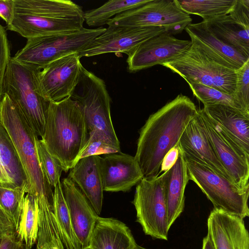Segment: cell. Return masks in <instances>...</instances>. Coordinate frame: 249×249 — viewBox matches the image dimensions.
<instances>
[{
  "mask_svg": "<svg viewBox=\"0 0 249 249\" xmlns=\"http://www.w3.org/2000/svg\"><path fill=\"white\" fill-rule=\"evenodd\" d=\"M26 188L0 184V206L16 226H18Z\"/></svg>",
  "mask_w": 249,
  "mask_h": 249,
  "instance_id": "cell-31",
  "label": "cell"
},
{
  "mask_svg": "<svg viewBox=\"0 0 249 249\" xmlns=\"http://www.w3.org/2000/svg\"><path fill=\"white\" fill-rule=\"evenodd\" d=\"M187 14L199 16L203 20L229 14L236 0H176Z\"/></svg>",
  "mask_w": 249,
  "mask_h": 249,
  "instance_id": "cell-30",
  "label": "cell"
},
{
  "mask_svg": "<svg viewBox=\"0 0 249 249\" xmlns=\"http://www.w3.org/2000/svg\"><path fill=\"white\" fill-rule=\"evenodd\" d=\"M207 226L215 249H249V232L241 217L214 208Z\"/></svg>",
  "mask_w": 249,
  "mask_h": 249,
  "instance_id": "cell-18",
  "label": "cell"
},
{
  "mask_svg": "<svg viewBox=\"0 0 249 249\" xmlns=\"http://www.w3.org/2000/svg\"><path fill=\"white\" fill-rule=\"evenodd\" d=\"M64 197L82 249L89 247L97 215L77 185L68 178L61 182Z\"/></svg>",
  "mask_w": 249,
  "mask_h": 249,
  "instance_id": "cell-19",
  "label": "cell"
},
{
  "mask_svg": "<svg viewBox=\"0 0 249 249\" xmlns=\"http://www.w3.org/2000/svg\"><path fill=\"white\" fill-rule=\"evenodd\" d=\"M177 145L185 159L205 165L232 182L217 156L197 111L185 127Z\"/></svg>",
  "mask_w": 249,
  "mask_h": 249,
  "instance_id": "cell-16",
  "label": "cell"
},
{
  "mask_svg": "<svg viewBox=\"0 0 249 249\" xmlns=\"http://www.w3.org/2000/svg\"><path fill=\"white\" fill-rule=\"evenodd\" d=\"M150 0H111L98 8L84 12L86 24L90 27H100L116 15L143 5Z\"/></svg>",
  "mask_w": 249,
  "mask_h": 249,
  "instance_id": "cell-29",
  "label": "cell"
},
{
  "mask_svg": "<svg viewBox=\"0 0 249 249\" xmlns=\"http://www.w3.org/2000/svg\"><path fill=\"white\" fill-rule=\"evenodd\" d=\"M197 111L193 101L180 94L149 117L141 129L134 156L143 178L160 175L165 156L177 145Z\"/></svg>",
  "mask_w": 249,
  "mask_h": 249,
  "instance_id": "cell-1",
  "label": "cell"
},
{
  "mask_svg": "<svg viewBox=\"0 0 249 249\" xmlns=\"http://www.w3.org/2000/svg\"><path fill=\"white\" fill-rule=\"evenodd\" d=\"M229 14L235 21L249 30V0H236Z\"/></svg>",
  "mask_w": 249,
  "mask_h": 249,
  "instance_id": "cell-37",
  "label": "cell"
},
{
  "mask_svg": "<svg viewBox=\"0 0 249 249\" xmlns=\"http://www.w3.org/2000/svg\"><path fill=\"white\" fill-rule=\"evenodd\" d=\"M167 222L170 229L184 208L185 187L189 180L184 157L179 149L175 163L163 172Z\"/></svg>",
  "mask_w": 249,
  "mask_h": 249,
  "instance_id": "cell-22",
  "label": "cell"
},
{
  "mask_svg": "<svg viewBox=\"0 0 249 249\" xmlns=\"http://www.w3.org/2000/svg\"><path fill=\"white\" fill-rule=\"evenodd\" d=\"M197 114L217 156L232 183L241 191H249V154L213 121L203 108L198 109Z\"/></svg>",
  "mask_w": 249,
  "mask_h": 249,
  "instance_id": "cell-12",
  "label": "cell"
},
{
  "mask_svg": "<svg viewBox=\"0 0 249 249\" xmlns=\"http://www.w3.org/2000/svg\"><path fill=\"white\" fill-rule=\"evenodd\" d=\"M40 70L21 64L11 57L4 76L3 92L17 105L37 136L41 138L50 102L38 89Z\"/></svg>",
  "mask_w": 249,
  "mask_h": 249,
  "instance_id": "cell-5",
  "label": "cell"
},
{
  "mask_svg": "<svg viewBox=\"0 0 249 249\" xmlns=\"http://www.w3.org/2000/svg\"><path fill=\"white\" fill-rule=\"evenodd\" d=\"M87 124L78 103L69 97L50 102L41 139L67 172L77 162L88 140Z\"/></svg>",
  "mask_w": 249,
  "mask_h": 249,
  "instance_id": "cell-3",
  "label": "cell"
},
{
  "mask_svg": "<svg viewBox=\"0 0 249 249\" xmlns=\"http://www.w3.org/2000/svg\"><path fill=\"white\" fill-rule=\"evenodd\" d=\"M100 170L104 191H128L143 178L135 157L120 152L101 158Z\"/></svg>",
  "mask_w": 249,
  "mask_h": 249,
  "instance_id": "cell-17",
  "label": "cell"
},
{
  "mask_svg": "<svg viewBox=\"0 0 249 249\" xmlns=\"http://www.w3.org/2000/svg\"><path fill=\"white\" fill-rule=\"evenodd\" d=\"M185 160L188 179L196 183L214 208L243 219L249 216V191H241L230 180L205 165L188 159Z\"/></svg>",
  "mask_w": 249,
  "mask_h": 249,
  "instance_id": "cell-9",
  "label": "cell"
},
{
  "mask_svg": "<svg viewBox=\"0 0 249 249\" xmlns=\"http://www.w3.org/2000/svg\"><path fill=\"white\" fill-rule=\"evenodd\" d=\"M134 249H147V248H143L142 247H141L139 245H138L137 244L136 245L135 248H134Z\"/></svg>",
  "mask_w": 249,
  "mask_h": 249,
  "instance_id": "cell-44",
  "label": "cell"
},
{
  "mask_svg": "<svg viewBox=\"0 0 249 249\" xmlns=\"http://www.w3.org/2000/svg\"><path fill=\"white\" fill-rule=\"evenodd\" d=\"M15 15V0H0V18L10 25ZM6 25V26H7Z\"/></svg>",
  "mask_w": 249,
  "mask_h": 249,
  "instance_id": "cell-38",
  "label": "cell"
},
{
  "mask_svg": "<svg viewBox=\"0 0 249 249\" xmlns=\"http://www.w3.org/2000/svg\"><path fill=\"white\" fill-rule=\"evenodd\" d=\"M189 85L194 95L201 101L204 106L223 105L244 112L233 95L225 93L216 89L199 83H190Z\"/></svg>",
  "mask_w": 249,
  "mask_h": 249,
  "instance_id": "cell-32",
  "label": "cell"
},
{
  "mask_svg": "<svg viewBox=\"0 0 249 249\" xmlns=\"http://www.w3.org/2000/svg\"><path fill=\"white\" fill-rule=\"evenodd\" d=\"M203 108L249 154V114L223 105L204 106Z\"/></svg>",
  "mask_w": 249,
  "mask_h": 249,
  "instance_id": "cell-24",
  "label": "cell"
},
{
  "mask_svg": "<svg viewBox=\"0 0 249 249\" xmlns=\"http://www.w3.org/2000/svg\"><path fill=\"white\" fill-rule=\"evenodd\" d=\"M11 57L7 35L5 28L0 24V101L3 95L4 78Z\"/></svg>",
  "mask_w": 249,
  "mask_h": 249,
  "instance_id": "cell-36",
  "label": "cell"
},
{
  "mask_svg": "<svg viewBox=\"0 0 249 249\" xmlns=\"http://www.w3.org/2000/svg\"><path fill=\"white\" fill-rule=\"evenodd\" d=\"M179 151V149L177 145L166 154L162 161L160 174L168 170L173 166L178 159Z\"/></svg>",
  "mask_w": 249,
  "mask_h": 249,
  "instance_id": "cell-41",
  "label": "cell"
},
{
  "mask_svg": "<svg viewBox=\"0 0 249 249\" xmlns=\"http://www.w3.org/2000/svg\"><path fill=\"white\" fill-rule=\"evenodd\" d=\"M162 65L178 74L188 84L199 83L234 94L237 70L215 62L193 42L180 57Z\"/></svg>",
  "mask_w": 249,
  "mask_h": 249,
  "instance_id": "cell-8",
  "label": "cell"
},
{
  "mask_svg": "<svg viewBox=\"0 0 249 249\" xmlns=\"http://www.w3.org/2000/svg\"><path fill=\"white\" fill-rule=\"evenodd\" d=\"M38 205L36 197L30 194L25 196L21 213L16 235L25 244L28 249H32L37 243L38 232Z\"/></svg>",
  "mask_w": 249,
  "mask_h": 249,
  "instance_id": "cell-27",
  "label": "cell"
},
{
  "mask_svg": "<svg viewBox=\"0 0 249 249\" xmlns=\"http://www.w3.org/2000/svg\"><path fill=\"white\" fill-rule=\"evenodd\" d=\"M70 97L80 106L89 132H98L120 146L111 118V99L103 79L82 65L78 84Z\"/></svg>",
  "mask_w": 249,
  "mask_h": 249,
  "instance_id": "cell-7",
  "label": "cell"
},
{
  "mask_svg": "<svg viewBox=\"0 0 249 249\" xmlns=\"http://www.w3.org/2000/svg\"><path fill=\"white\" fill-rule=\"evenodd\" d=\"M83 249H92L90 247H88L85 248H84Z\"/></svg>",
  "mask_w": 249,
  "mask_h": 249,
  "instance_id": "cell-46",
  "label": "cell"
},
{
  "mask_svg": "<svg viewBox=\"0 0 249 249\" xmlns=\"http://www.w3.org/2000/svg\"><path fill=\"white\" fill-rule=\"evenodd\" d=\"M106 28H83L67 34L51 35L27 39L25 46L12 58L23 65L41 70L62 57L78 53L89 45Z\"/></svg>",
  "mask_w": 249,
  "mask_h": 249,
  "instance_id": "cell-6",
  "label": "cell"
},
{
  "mask_svg": "<svg viewBox=\"0 0 249 249\" xmlns=\"http://www.w3.org/2000/svg\"><path fill=\"white\" fill-rule=\"evenodd\" d=\"M206 27L225 44L249 58V30L232 19L229 14L202 21Z\"/></svg>",
  "mask_w": 249,
  "mask_h": 249,
  "instance_id": "cell-25",
  "label": "cell"
},
{
  "mask_svg": "<svg viewBox=\"0 0 249 249\" xmlns=\"http://www.w3.org/2000/svg\"><path fill=\"white\" fill-rule=\"evenodd\" d=\"M2 236H0V246L1 245V242H2Z\"/></svg>",
  "mask_w": 249,
  "mask_h": 249,
  "instance_id": "cell-45",
  "label": "cell"
},
{
  "mask_svg": "<svg viewBox=\"0 0 249 249\" xmlns=\"http://www.w3.org/2000/svg\"><path fill=\"white\" fill-rule=\"evenodd\" d=\"M15 225L0 206V236L16 234Z\"/></svg>",
  "mask_w": 249,
  "mask_h": 249,
  "instance_id": "cell-39",
  "label": "cell"
},
{
  "mask_svg": "<svg viewBox=\"0 0 249 249\" xmlns=\"http://www.w3.org/2000/svg\"><path fill=\"white\" fill-rule=\"evenodd\" d=\"M161 27H133L109 26L86 49L78 53L81 58L110 53L127 55L147 40L165 32Z\"/></svg>",
  "mask_w": 249,
  "mask_h": 249,
  "instance_id": "cell-14",
  "label": "cell"
},
{
  "mask_svg": "<svg viewBox=\"0 0 249 249\" xmlns=\"http://www.w3.org/2000/svg\"><path fill=\"white\" fill-rule=\"evenodd\" d=\"M77 53L54 60L40 70L37 76L39 93L49 102L70 97L78 84L82 64Z\"/></svg>",
  "mask_w": 249,
  "mask_h": 249,
  "instance_id": "cell-13",
  "label": "cell"
},
{
  "mask_svg": "<svg viewBox=\"0 0 249 249\" xmlns=\"http://www.w3.org/2000/svg\"><path fill=\"white\" fill-rule=\"evenodd\" d=\"M234 96L242 110L249 114V59L237 71Z\"/></svg>",
  "mask_w": 249,
  "mask_h": 249,
  "instance_id": "cell-35",
  "label": "cell"
},
{
  "mask_svg": "<svg viewBox=\"0 0 249 249\" xmlns=\"http://www.w3.org/2000/svg\"><path fill=\"white\" fill-rule=\"evenodd\" d=\"M192 19L182 11L176 0H150L139 7L116 15L109 26L133 27H161L172 35L181 33Z\"/></svg>",
  "mask_w": 249,
  "mask_h": 249,
  "instance_id": "cell-11",
  "label": "cell"
},
{
  "mask_svg": "<svg viewBox=\"0 0 249 249\" xmlns=\"http://www.w3.org/2000/svg\"><path fill=\"white\" fill-rule=\"evenodd\" d=\"M136 245L125 224L112 218L98 217L89 245L92 249H134Z\"/></svg>",
  "mask_w": 249,
  "mask_h": 249,
  "instance_id": "cell-23",
  "label": "cell"
},
{
  "mask_svg": "<svg viewBox=\"0 0 249 249\" xmlns=\"http://www.w3.org/2000/svg\"><path fill=\"white\" fill-rule=\"evenodd\" d=\"M88 140L81 152L78 160L82 158L93 155L109 154L120 152V146L113 143L107 137L96 132H89Z\"/></svg>",
  "mask_w": 249,
  "mask_h": 249,
  "instance_id": "cell-34",
  "label": "cell"
},
{
  "mask_svg": "<svg viewBox=\"0 0 249 249\" xmlns=\"http://www.w3.org/2000/svg\"><path fill=\"white\" fill-rule=\"evenodd\" d=\"M101 158L93 155L79 160L68 177L77 185L97 215L101 212L103 201Z\"/></svg>",
  "mask_w": 249,
  "mask_h": 249,
  "instance_id": "cell-21",
  "label": "cell"
},
{
  "mask_svg": "<svg viewBox=\"0 0 249 249\" xmlns=\"http://www.w3.org/2000/svg\"><path fill=\"white\" fill-rule=\"evenodd\" d=\"M0 249H28L25 244L18 239L16 233L3 236Z\"/></svg>",
  "mask_w": 249,
  "mask_h": 249,
  "instance_id": "cell-40",
  "label": "cell"
},
{
  "mask_svg": "<svg viewBox=\"0 0 249 249\" xmlns=\"http://www.w3.org/2000/svg\"><path fill=\"white\" fill-rule=\"evenodd\" d=\"M191 45V40L178 39L165 31L143 42L128 55V71L134 73L175 60Z\"/></svg>",
  "mask_w": 249,
  "mask_h": 249,
  "instance_id": "cell-15",
  "label": "cell"
},
{
  "mask_svg": "<svg viewBox=\"0 0 249 249\" xmlns=\"http://www.w3.org/2000/svg\"><path fill=\"white\" fill-rule=\"evenodd\" d=\"M202 249H215L212 240L208 234L203 239Z\"/></svg>",
  "mask_w": 249,
  "mask_h": 249,
  "instance_id": "cell-42",
  "label": "cell"
},
{
  "mask_svg": "<svg viewBox=\"0 0 249 249\" xmlns=\"http://www.w3.org/2000/svg\"><path fill=\"white\" fill-rule=\"evenodd\" d=\"M37 157L41 170L49 184L54 187L60 181L62 168L56 159L48 151L42 140L36 141Z\"/></svg>",
  "mask_w": 249,
  "mask_h": 249,
  "instance_id": "cell-33",
  "label": "cell"
},
{
  "mask_svg": "<svg viewBox=\"0 0 249 249\" xmlns=\"http://www.w3.org/2000/svg\"><path fill=\"white\" fill-rule=\"evenodd\" d=\"M0 184H9V182L5 177L2 167L0 164Z\"/></svg>",
  "mask_w": 249,
  "mask_h": 249,
  "instance_id": "cell-43",
  "label": "cell"
},
{
  "mask_svg": "<svg viewBox=\"0 0 249 249\" xmlns=\"http://www.w3.org/2000/svg\"><path fill=\"white\" fill-rule=\"evenodd\" d=\"M133 203L136 211L137 221L144 233L154 239L167 240L170 229L163 174L143 178L136 187Z\"/></svg>",
  "mask_w": 249,
  "mask_h": 249,
  "instance_id": "cell-10",
  "label": "cell"
},
{
  "mask_svg": "<svg viewBox=\"0 0 249 249\" xmlns=\"http://www.w3.org/2000/svg\"><path fill=\"white\" fill-rule=\"evenodd\" d=\"M51 249V248H45V249Z\"/></svg>",
  "mask_w": 249,
  "mask_h": 249,
  "instance_id": "cell-47",
  "label": "cell"
},
{
  "mask_svg": "<svg viewBox=\"0 0 249 249\" xmlns=\"http://www.w3.org/2000/svg\"><path fill=\"white\" fill-rule=\"evenodd\" d=\"M82 7L69 0H15V15L9 30L27 38L67 34L83 28Z\"/></svg>",
  "mask_w": 249,
  "mask_h": 249,
  "instance_id": "cell-2",
  "label": "cell"
},
{
  "mask_svg": "<svg viewBox=\"0 0 249 249\" xmlns=\"http://www.w3.org/2000/svg\"><path fill=\"white\" fill-rule=\"evenodd\" d=\"M0 164L10 185L25 188L27 181L14 145L0 123Z\"/></svg>",
  "mask_w": 249,
  "mask_h": 249,
  "instance_id": "cell-26",
  "label": "cell"
},
{
  "mask_svg": "<svg viewBox=\"0 0 249 249\" xmlns=\"http://www.w3.org/2000/svg\"><path fill=\"white\" fill-rule=\"evenodd\" d=\"M185 30L192 42L212 60L225 67L237 70L249 59L217 38L203 21L191 23Z\"/></svg>",
  "mask_w": 249,
  "mask_h": 249,
  "instance_id": "cell-20",
  "label": "cell"
},
{
  "mask_svg": "<svg viewBox=\"0 0 249 249\" xmlns=\"http://www.w3.org/2000/svg\"><path fill=\"white\" fill-rule=\"evenodd\" d=\"M0 123L10 136L17 152L27 181L26 194L37 202H53V191L38 161L36 141L38 138L17 105L3 94L0 101Z\"/></svg>",
  "mask_w": 249,
  "mask_h": 249,
  "instance_id": "cell-4",
  "label": "cell"
},
{
  "mask_svg": "<svg viewBox=\"0 0 249 249\" xmlns=\"http://www.w3.org/2000/svg\"><path fill=\"white\" fill-rule=\"evenodd\" d=\"M53 212L65 249H82L73 230L60 181L54 187Z\"/></svg>",
  "mask_w": 249,
  "mask_h": 249,
  "instance_id": "cell-28",
  "label": "cell"
}]
</instances>
